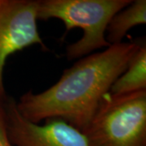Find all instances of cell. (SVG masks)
I'll return each mask as SVG.
<instances>
[{
  "label": "cell",
  "mask_w": 146,
  "mask_h": 146,
  "mask_svg": "<svg viewBox=\"0 0 146 146\" xmlns=\"http://www.w3.org/2000/svg\"><path fill=\"white\" fill-rule=\"evenodd\" d=\"M144 42H123L80 58L50 88L23 94L16 102L18 111L34 123L59 119L83 132L100 101Z\"/></svg>",
  "instance_id": "6da1fadb"
},
{
  "label": "cell",
  "mask_w": 146,
  "mask_h": 146,
  "mask_svg": "<svg viewBox=\"0 0 146 146\" xmlns=\"http://www.w3.org/2000/svg\"><path fill=\"white\" fill-rule=\"evenodd\" d=\"M131 0H39L37 21L58 19L63 21L67 33L75 28L82 29V36L66 48L68 60L80 59L98 49L110 45L106 39L110 21Z\"/></svg>",
  "instance_id": "7a4b0ae2"
},
{
  "label": "cell",
  "mask_w": 146,
  "mask_h": 146,
  "mask_svg": "<svg viewBox=\"0 0 146 146\" xmlns=\"http://www.w3.org/2000/svg\"><path fill=\"white\" fill-rule=\"evenodd\" d=\"M82 133L89 146H146V90L106 94Z\"/></svg>",
  "instance_id": "3957f363"
},
{
  "label": "cell",
  "mask_w": 146,
  "mask_h": 146,
  "mask_svg": "<svg viewBox=\"0 0 146 146\" xmlns=\"http://www.w3.org/2000/svg\"><path fill=\"white\" fill-rule=\"evenodd\" d=\"M37 1L0 0V99L7 98L3 72L7 58L33 46L47 50L37 28Z\"/></svg>",
  "instance_id": "277c9868"
},
{
  "label": "cell",
  "mask_w": 146,
  "mask_h": 146,
  "mask_svg": "<svg viewBox=\"0 0 146 146\" xmlns=\"http://www.w3.org/2000/svg\"><path fill=\"white\" fill-rule=\"evenodd\" d=\"M6 125L12 146H89L81 131L59 119L46 120L42 125L25 119L16 107V101L3 100Z\"/></svg>",
  "instance_id": "5b68a950"
},
{
  "label": "cell",
  "mask_w": 146,
  "mask_h": 146,
  "mask_svg": "<svg viewBox=\"0 0 146 146\" xmlns=\"http://www.w3.org/2000/svg\"><path fill=\"white\" fill-rule=\"evenodd\" d=\"M146 23V1L134 0L110 21L106 31V39L110 45L123 42L131 28Z\"/></svg>",
  "instance_id": "8992f818"
},
{
  "label": "cell",
  "mask_w": 146,
  "mask_h": 146,
  "mask_svg": "<svg viewBox=\"0 0 146 146\" xmlns=\"http://www.w3.org/2000/svg\"><path fill=\"white\" fill-rule=\"evenodd\" d=\"M146 90V46L144 42L131 57L125 71L116 79L109 93L127 94Z\"/></svg>",
  "instance_id": "52a82bcc"
},
{
  "label": "cell",
  "mask_w": 146,
  "mask_h": 146,
  "mask_svg": "<svg viewBox=\"0 0 146 146\" xmlns=\"http://www.w3.org/2000/svg\"><path fill=\"white\" fill-rule=\"evenodd\" d=\"M0 146H12L7 134L3 101L0 99Z\"/></svg>",
  "instance_id": "ba28073f"
}]
</instances>
